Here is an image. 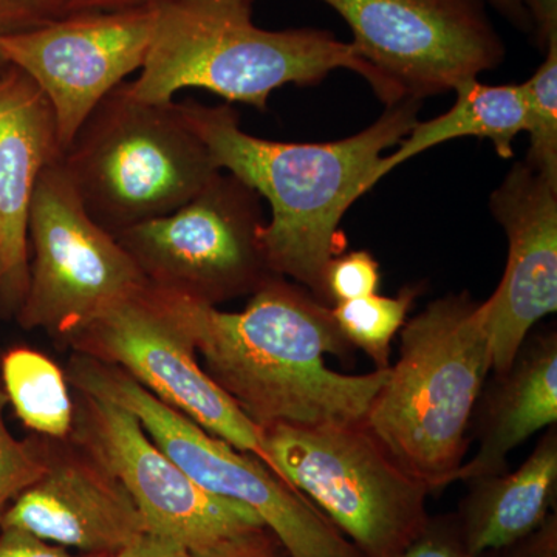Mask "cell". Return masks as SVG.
<instances>
[{
  "mask_svg": "<svg viewBox=\"0 0 557 557\" xmlns=\"http://www.w3.org/2000/svg\"><path fill=\"white\" fill-rule=\"evenodd\" d=\"M188 336L205 372L259 428L364 423L388 369L346 375L325 355L351 359L332 309L300 285L277 276L242 311L152 287Z\"/></svg>",
  "mask_w": 557,
  "mask_h": 557,
  "instance_id": "obj_1",
  "label": "cell"
},
{
  "mask_svg": "<svg viewBox=\"0 0 557 557\" xmlns=\"http://www.w3.org/2000/svg\"><path fill=\"white\" fill-rule=\"evenodd\" d=\"M418 109L417 100L395 102L368 129L339 141L282 143L242 131L230 106L180 102L219 170L269 201L271 220L260 226L259 242L270 270L292 277L322 304L324 271L339 255L341 220L375 186L384 150L416 126Z\"/></svg>",
  "mask_w": 557,
  "mask_h": 557,
  "instance_id": "obj_2",
  "label": "cell"
},
{
  "mask_svg": "<svg viewBox=\"0 0 557 557\" xmlns=\"http://www.w3.org/2000/svg\"><path fill=\"white\" fill-rule=\"evenodd\" d=\"M338 69L361 75L387 106L403 101L351 44L332 33L263 30L252 22L251 3L242 0H159L148 58L127 89L148 102L205 89L265 112L274 90L314 86Z\"/></svg>",
  "mask_w": 557,
  "mask_h": 557,
  "instance_id": "obj_3",
  "label": "cell"
},
{
  "mask_svg": "<svg viewBox=\"0 0 557 557\" xmlns=\"http://www.w3.org/2000/svg\"><path fill=\"white\" fill-rule=\"evenodd\" d=\"M397 362L366 426L431 493L457 482L469 424L493 372L483 302L468 293L432 300L401 329Z\"/></svg>",
  "mask_w": 557,
  "mask_h": 557,
  "instance_id": "obj_4",
  "label": "cell"
},
{
  "mask_svg": "<svg viewBox=\"0 0 557 557\" xmlns=\"http://www.w3.org/2000/svg\"><path fill=\"white\" fill-rule=\"evenodd\" d=\"M61 164L87 214L113 236L177 211L222 172L177 102L137 100L127 83L84 121Z\"/></svg>",
  "mask_w": 557,
  "mask_h": 557,
  "instance_id": "obj_5",
  "label": "cell"
},
{
  "mask_svg": "<svg viewBox=\"0 0 557 557\" xmlns=\"http://www.w3.org/2000/svg\"><path fill=\"white\" fill-rule=\"evenodd\" d=\"M271 471L364 557H392L426 527L429 487L364 423L262 429Z\"/></svg>",
  "mask_w": 557,
  "mask_h": 557,
  "instance_id": "obj_6",
  "label": "cell"
},
{
  "mask_svg": "<svg viewBox=\"0 0 557 557\" xmlns=\"http://www.w3.org/2000/svg\"><path fill=\"white\" fill-rule=\"evenodd\" d=\"M83 394L120 403L190 480L214 496L252 509L289 557H364L338 528L258 457L197 426L149 394L126 372L95 358L73 362Z\"/></svg>",
  "mask_w": 557,
  "mask_h": 557,
  "instance_id": "obj_7",
  "label": "cell"
},
{
  "mask_svg": "<svg viewBox=\"0 0 557 557\" xmlns=\"http://www.w3.org/2000/svg\"><path fill=\"white\" fill-rule=\"evenodd\" d=\"M33 260L22 325L73 339L148 285L129 252L87 214L61 157L44 170L28 215Z\"/></svg>",
  "mask_w": 557,
  "mask_h": 557,
  "instance_id": "obj_8",
  "label": "cell"
},
{
  "mask_svg": "<svg viewBox=\"0 0 557 557\" xmlns=\"http://www.w3.org/2000/svg\"><path fill=\"white\" fill-rule=\"evenodd\" d=\"M262 225L259 194L222 171L177 211L115 237L152 287L215 307L277 277L260 247Z\"/></svg>",
  "mask_w": 557,
  "mask_h": 557,
  "instance_id": "obj_9",
  "label": "cell"
},
{
  "mask_svg": "<svg viewBox=\"0 0 557 557\" xmlns=\"http://www.w3.org/2000/svg\"><path fill=\"white\" fill-rule=\"evenodd\" d=\"M347 22L358 57L403 100L454 90L496 69L505 46L485 0H322Z\"/></svg>",
  "mask_w": 557,
  "mask_h": 557,
  "instance_id": "obj_10",
  "label": "cell"
},
{
  "mask_svg": "<svg viewBox=\"0 0 557 557\" xmlns=\"http://www.w3.org/2000/svg\"><path fill=\"white\" fill-rule=\"evenodd\" d=\"M72 341L91 358L126 372L197 426L258 457L271 469L262 428L205 372L188 336L164 310L149 282Z\"/></svg>",
  "mask_w": 557,
  "mask_h": 557,
  "instance_id": "obj_11",
  "label": "cell"
},
{
  "mask_svg": "<svg viewBox=\"0 0 557 557\" xmlns=\"http://www.w3.org/2000/svg\"><path fill=\"white\" fill-rule=\"evenodd\" d=\"M159 0L110 11H83L0 39V57L46 95L61 152L110 91L143 69Z\"/></svg>",
  "mask_w": 557,
  "mask_h": 557,
  "instance_id": "obj_12",
  "label": "cell"
},
{
  "mask_svg": "<svg viewBox=\"0 0 557 557\" xmlns=\"http://www.w3.org/2000/svg\"><path fill=\"white\" fill-rule=\"evenodd\" d=\"M84 395L83 438L91 460L129 494L146 533L200 553L267 528L252 509L208 493L113 399Z\"/></svg>",
  "mask_w": 557,
  "mask_h": 557,
  "instance_id": "obj_13",
  "label": "cell"
},
{
  "mask_svg": "<svg viewBox=\"0 0 557 557\" xmlns=\"http://www.w3.org/2000/svg\"><path fill=\"white\" fill-rule=\"evenodd\" d=\"M490 208L508 239L504 276L483 300L493 372L504 373L537 322L557 311V185L519 161Z\"/></svg>",
  "mask_w": 557,
  "mask_h": 557,
  "instance_id": "obj_14",
  "label": "cell"
},
{
  "mask_svg": "<svg viewBox=\"0 0 557 557\" xmlns=\"http://www.w3.org/2000/svg\"><path fill=\"white\" fill-rule=\"evenodd\" d=\"M0 530H20L84 555L110 557L146 533L123 486L94 460L60 461L0 515Z\"/></svg>",
  "mask_w": 557,
  "mask_h": 557,
  "instance_id": "obj_15",
  "label": "cell"
},
{
  "mask_svg": "<svg viewBox=\"0 0 557 557\" xmlns=\"http://www.w3.org/2000/svg\"><path fill=\"white\" fill-rule=\"evenodd\" d=\"M62 156L46 95L20 69L0 73V298L20 310L28 285V215L44 170Z\"/></svg>",
  "mask_w": 557,
  "mask_h": 557,
  "instance_id": "obj_16",
  "label": "cell"
},
{
  "mask_svg": "<svg viewBox=\"0 0 557 557\" xmlns=\"http://www.w3.org/2000/svg\"><path fill=\"white\" fill-rule=\"evenodd\" d=\"M478 453L457 480L508 471V456L531 435L557 424V333L528 335L507 372L494 373L474 410Z\"/></svg>",
  "mask_w": 557,
  "mask_h": 557,
  "instance_id": "obj_17",
  "label": "cell"
},
{
  "mask_svg": "<svg viewBox=\"0 0 557 557\" xmlns=\"http://www.w3.org/2000/svg\"><path fill=\"white\" fill-rule=\"evenodd\" d=\"M456 515L472 556L511 547L537 530L557 493V426H549L516 471L467 480Z\"/></svg>",
  "mask_w": 557,
  "mask_h": 557,
  "instance_id": "obj_18",
  "label": "cell"
},
{
  "mask_svg": "<svg viewBox=\"0 0 557 557\" xmlns=\"http://www.w3.org/2000/svg\"><path fill=\"white\" fill-rule=\"evenodd\" d=\"M456 104L426 123H417L399 148L376 164L373 185L391 174L399 164L424 150L457 138L491 139L497 156L512 159V143L527 132L528 109L522 84L487 86L479 79L467 81L456 89Z\"/></svg>",
  "mask_w": 557,
  "mask_h": 557,
  "instance_id": "obj_19",
  "label": "cell"
},
{
  "mask_svg": "<svg viewBox=\"0 0 557 557\" xmlns=\"http://www.w3.org/2000/svg\"><path fill=\"white\" fill-rule=\"evenodd\" d=\"M2 380L7 399L25 426L49 437H67L73 405L57 362L30 348H13L2 359Z\"/></svg>",
  "mask_w": 557,
  "mask_h": 557,
  "instance_id": "obj_20",
  "label": "cell"
},
{
  "mask_svg": "<svg viewBox=\"0 0 557 557\" xmlns=\"http://www.w3.org/2000/svg\"><path fill=\"white\" fill-rule=\"evenodd\" d=\"M417 296V287L403 288L394 298L375 293L335 304L332 314L341 335L351 347L364 351L375 369H388L392 341L405 327Z\"/></svg>",
  "mask_w": 557,
  "mask_h": 557,
  "instance_id": "obj_21",
  "label": "cell"
},
{
  "mask_svg": "<svg viewBox=\"0 0 557 557\" xmlns=\"http://www.w3.org/2000/svg\"><path fill=\"white\" fill-rule=\"evenodd\" d=\"M534 75L522 84L525 91L530 152L527 163L557 185V42Z\"/></svg>",
  "mask_w": 557,
  "mask_h": 557,
  "instance_id": "obj_22",
  "label": "cell"
},
{
  "mask_svg": "<svg viewBox=\"0 0 557 557\" xmlns=\"http://www.w3.org/2000/svg\"><path fill=\"white\" fill-rule=\"evenodd\" d=\"M7 395L0 391V515L47 471L49 463L11 434L3 420Z\"/></svg>",
  "mask_w": 557,
  "mask_h": 557,
  "instance_id": "obj_23",
  "label": "cell"
},
{
  "mask_svg": "<svg viewBox=\"0 0 557 557\" xmlns=\"http://www.w3.org/2000/svg\"><path fill=\"white\" fill-rule=\"evenodd\" d=\"M381 271L379 260L369 251L336 255L324 271L325 304H341L379 293Z\"/></svg>",
  "mask_w": 557,
  "mask_h": 557,
  "instance_id": "obj_24",
  "label": "cell"
},
{
  "mask_svg": "<svg viewBox=\"0 0 557 557\" xmlns=\"http://www.w3.org/2000/svg\"><path fill=\"white\" fill-rule=\"evenodd\" d=\"M392 557H487L472 556L465 545L456 516L429 518L426 527L401 552Z\"/></svg>",
  "mask_w": 557,
  "mask_h": 557,
  "instance_id": "obj_25",
  "label": "cell"
},
{
  "mask_svg": "<svg viewBox=\"0 0 557 557\" xmlns=\"http://www.w3.org/2000/svg\"><path fill=\"white\" fill-rule=\"evenodd\" d=\"M69 16L62 0H0V39ZM9 67L0 57V73Z\"/></svg>",
  "mask_w": 557,
  "mask_h": 557,
  "instance_id": "obj_26",
  "label": "cell"
},
{
  "mask_svg": "<svg viewBox=\"0 0 557 557\" xmlns=\"http://www.w3.org/2000/svg\"><path fill=\"white\" fill-rule=\"evenodd\" d=\"M193 557H289L281 542L271 534L269 528L251 531L215 547L200 553H190Z\"/></svg>",
  "mask_w": 557,
  "mask_h": 557,
  "instance_id": "obj_27",
  "label": "cell"
},
{
  "mask_svg": "<svg viewBox=\"0 0 557 557\" xmlns=\"http://www.w3.org/2000/svg\"><path fill=\"white\" fill-rule=\"evenodd\" d=\"M0 557H97L73 555L70 549L60 547L24 533L20 530H0Z\"/></svg>",
  "mask_w": 557,
  "mask_h": 557,
  "instance_id": "obj_28",
  "label": "cell"
},
{
  "mask_svg": "<svg viewBox=\"0 0 557 557\" xmlns=\"http://www.w3.org/2000/svg\"><path fill=\"white\" fill-rule=\"evenodd\" d=\"M500 552V549H498ZM505 557H557V518L555 512L530 536L504 548Z\"/></svg>",
  "mask_w": 557,
  "mask_h": 557,
  "instance_id": "obj_29",
  "label": "cell"
},
{
  "mask_svg": "<svg viewBox=\"0 0 557 557\" xmlns=\"http://www.w3.org/2000/svg\"><path fill=\"white\" fill-rule=\"evenodd\" d=\"M531 27L541 49L557 42V0H525Z\"/></svg>",
  "mask_w": 557,
  "mask_h": 557,
  "instance_id": "obj_30",
  "label": "cell"
},
{
  "mask_svg": "<svg viewBox=\"0 0 557 557\" xmlns=\"http://www.w3.org/2000/svg\"><path fill=\"white\" fill-rule=\"evenodd\" d=\"M110 557H193V555L170 539L145 533L126 548Z\"/></svg>",
  "mask_w": 557,
  "mask_h": 557,
  "instance_id": "obj_31",
  "label": "cell"
},
{
  "mask_svg": "<svg viewBox=\"0 0 557 557\" xmlns=\"http://www.w3.org/2000/svg\"><path fill=\"white\" fill-rule=\"evenodd\" d=\"M69 14L83 11H110L145 5L153 0H62Z\"/></svg>",
  "mask_w": 557,
  "mask_h": 557,
  "instance_id": "obj_32",
  "label": "cell"
},
{
  "mask_svg": "<svg viewBox=\"0 0 557 557\" xmlns=\"http://www.w3.org/2000/svg\"><path fill=\"white\" fill-rule=\"evenodd\" d=\"M491 5L508 17L516 27L523 32H533L530 14H528L525 0H487Z\"/></svg>",
  "mask_w": 557,
  "mask_h": 557,
  "instance_id": "obj_33",
  "label": "cell"
},
{
  "mask_svg": "<svg viewBox=\"0 0 557 557\" xmlns=\"http://www.w3.org/2000/svg\"><path fill=\"white\" fill-rule=\"evenodd\" d=\"M242 2L251 3V5H252V3H255V2H256V0H242Z\"/></svg>",
  "mask_w": 557,
  "mask_h": 557,
  "instance_id": "obj_34",
  "label": "cell"
},
{
  "mask_svg": "<svg viewBox=\"0 0 557 557\" xmlns=\"http://www.w3.org/2000/svg\"><path fill=\"white\" fill-rule=\"evenodd\" d=\"M0 276H2V267H0Z\"/></svg>",
  "mask_w": 557,
  "mask_h": 557,
  "instance_id": "obj_35",
  "label": "cell"
}]
</instances>
